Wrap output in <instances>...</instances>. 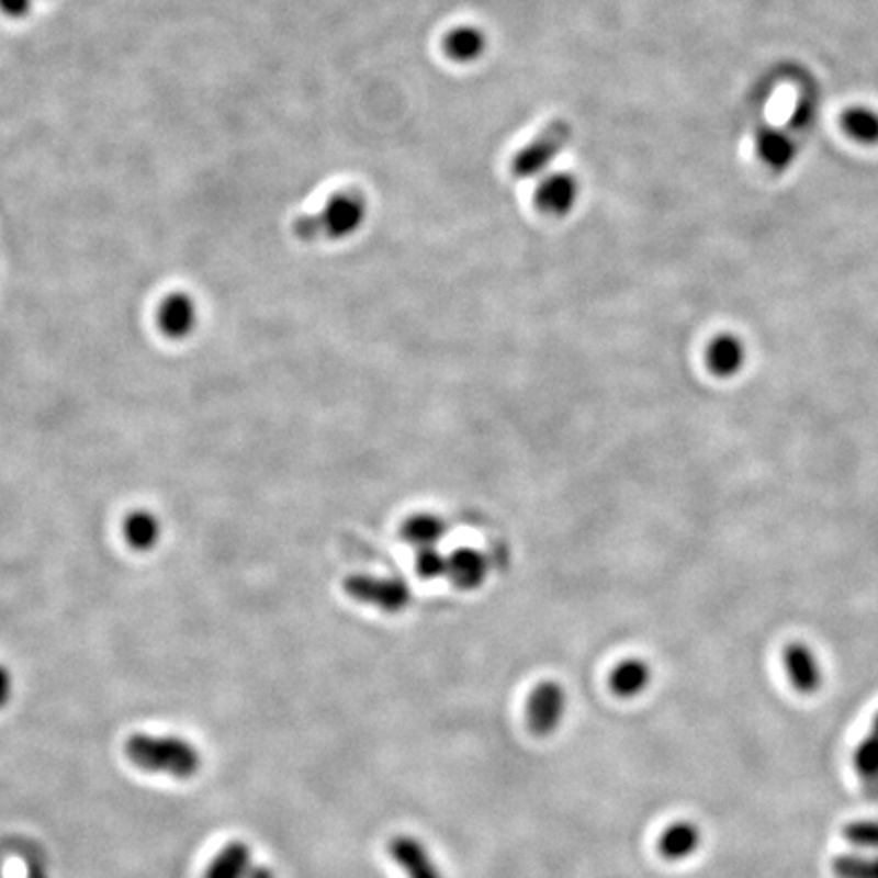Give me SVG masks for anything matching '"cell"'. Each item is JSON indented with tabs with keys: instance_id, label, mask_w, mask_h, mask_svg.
<instances>
[{
	"instance_id": "cell-1",
	"label": "cell",
	"mask_w": 878,
	"mask_h": 878,
	"mask_svg": "<svg viewBox=\"0 0 878 878\" xmlns=\"http://www.w3.org/2000/svg\"><path fill=\"white\" fill-rule=\"evenodd\" d=\"M369 216V202L358 190L331 193L328 202L317 210L293 222V233L305 243L316 240H344L357 234Z\"/></svg>"
},
{
	"instance_id": "cell-2",
	"label": "cell",
	"mask_w": 878,
	"mask_h": 878,
	"mask_svg": "<svg viewBox=\"0 0 878 878\" xmlns=\"http://www.w3.org/2000/svg\"><path fill=\"white\" fill-rule=\"evenodd\" d=\"M124 751L137 767L173 777H192L202 763L198 748L176 736L135 734L126 741Z\"/></svg>"
},
{
	"instance_id": "cell-3",
	"label": "cell",
	"mask_w": 878,
	"mask_h": 878,
	"mask_svg": "<svg viewBox=\"0 0 878 878\" xmlns=\"http://www.w3.org/2000/svg\"><path fill=\"white\" fill-rule=\"evenodd\" d=\"M572 124L555 119L545 124L536 137L517 151L510 161V173L517 179H533L543 176L551 164L562 155L572 140Z\"/></svg>"
},
{
	"instance_id": "cell-4",
	"label": "cell",
	"mask_w": 878,
	"mask_h": 878,
	"mask_svg": "<svg viewBox=\"0 0 878 878\" xmlns=\"http://www.w3.org/2000/svg\"><path fill=\"white\" fill-rule=\"evenodd\" d=\"M346 594L360 604L397 615L412 604V588L401 577L352 576L344 582Z\"/></svg>"
},
{
	"instance_id": "cell-5",
	"label": "cell",
	"mask_w": 878,
	"mask_h": 878,
	"mask_svg": "<svg viewBox=\"0 0 878 878\" xmlns=\"http://www.w3.org/2000/svg\"><path fill=\"white\" fill-rule=\"evenodd\" d=\"M565 691L558 682H543L527 701V724L536 736H549L562 724Z\"/></svg>"
},
{
	"instance_id": "cell-6",
	"label": "cell",
	"mask_w": 878,
	"mask_h": 878,
	"mask_svg": "<svg viewBox=\"0 0 878 878\" xmlns=\"http://www.w3.org/2000/svg\"><path fill=\"white\" fill-rule=\"evenodd\" d=\"M579 200V181L574 173L558 171L541 179L536 190V206L551 218H563L572 214Z\"/></svg>"
},
{
	"instance_id": "cell-7",
	"label": "cell",
	"mask_w": 878,
	"mask_h": 878,
	"mask_svg": "<svg viewBox=\"0 0 878 878\" xmlns=\"http://www.w3.org/2000/svg\"><path fill=\"white\" fill-rule=\"evenodd\" d=\"M200 309L192 295L173 291L157 307V326L171 340L188 338L198 328Z\"/></svg>"
},
{
	"instance_id": "cell-8",
	"label": "cell",
	"mask_w": 878,
	"mask_h": 878,
	"mask_svg": "<svg viewBox=\"0 0 878 878\" xmlns=\"http://www.w3.org/2000/svg\"><path fill=\"white\" fill-rule=\"evenodd\" d=\"M783 663H785V672H787L791 686L796 687L799 694L810 696L822 687V663L810 645H806L801 641L789 643L785 646Z\"/></svg>"
},
{
	"instance_id": "cell-9",
	"label": "cell",
	"mask_w": 878,
	"mask_h": 878,
	"mask_svg": "<svg viewBox=\"0 0 878 878\" xmlns=\"http://www.w3.org/2000/svg\"><path fill=\"white\" fill-rule=\"evenodd\" d=\"M491 574V563L479 549L460 548L448 555V574L458 590H479Z\"/></svg>"
},
{
	"instance_id": "cell-10",
	"label": "cell",
	"mask_w": 878,
	"mask_h": 878,
	"mask_svg": "<svg viewBox=\"0 0 878 878\" xmlns=\"http://www.w3.org/2000/svg\"><path fill=\"white\" fill-rule=\"evenodd\" d=\"M706 364L718 379H732L746 364V346L736 334H718L706 348Z\"/></svg>"
},
{
	"instance_id": "cell-11",
	"label": "cell",
	"mask_w": 878,
	"mask_h": 878,
	"mask_svg": "<svg viewBox=\"0 0 878 878\" xmlns=\"http://www.w3.org/2000/svg\"><path fill=\"white\" fill-rule=\"evenodd\" d=\"M389 852L407 878H443L436 860L417 837L397 836L389 842Z\"/></svg>"
},
{
	"instance_id": "cell-12",
	"label": "cell",
	"mask_w": 878,
	"mask_h": 878,
	"mask_svg": "<svg viewBox=\"0 0 878 878\" xmlns=\"http://www.w3.org/2000/svg\"><path fill=\"white\" fill-rule=\"evenodd\" d=\"M121 531L128 548L135 551H151L161 541L164 525L149 508H135L124 515Z\"/></svg>"
},
{
	"instance_id": "cell-13",
	"label": "cell",
	"mask_w": 878,
	"mask_h": 878,
	"mask_svg": "<svg viewBox=\"0 0 878 878\" xmlns=\"http://www.w3.org/2000/svg\"><path fill=\"white\" fill-rule=\"evenodd\" d=\"M854 770L868 801H878V713L865 739L854 751Z\"/></svg>"
},
{
	"instance_id": "cell-14",
	"label": "cell",
	"mask_w": 878,
	"mask_h": 878,
	"mask_svg": "<svg viewBox=\"0 0 878 878\" xmlns=\"http://www.w3.org/2000/svg\"><path fill=\"white\" fill-rule=\"evenodd\" d=\"M756 155L761 164L767 165L770 171L781 173L796 161L797 147L793 138L779 128L758 131L755 140Z\"/></svg>"
},
{
	"instance_id": "cell-15",
	"label": "cell",
	"mask_w": 878,
	"mask_h": 878,
	"mask_svg": "<svg viewBox=\"0 0 878 878\" xmlns=\"http://www.w3.org/2000/svg\"><path fill=\"white\" fill-rule=\"evenodd\" d=\"M488 47V37L476 25H460L448 31L443 37V52L458 64H470L481 59Z\"/></svg>"
},
{
	"instance_id": "cell-16",
	"label": "cell",
	"mask_w": 878,
	"mask_h": 878,
	"mask_svg": "<svg viewBox=\"0 0 878 878\" xmlns=\"http://www.w3.org/2000/svg\"><path fill=\"white\" fill-rule=\"evenodd\" d=\"M701 830L689 820H679L663 830L658 837V852L667 860H684L700 848Z\"/></svg>"
},
{
	"instance_id": "cell-17",
	"label": "cell",
	"mask_w": 878,
	"mask_h": 878,
	"mask_svg": "<svg viewBox=\"0 0 878 878\" xmlns=\"http://www.w3.org/2000/svg\"><path fill=\"white\" fill-rule=\"evenodd\" d=\"M446 533H448V525L434 513H417L401 527V539L417 551L438 548V543H441Z\"/></svg>"
},
{
	"instance_id": "cell-18",
	"label": "cell",
	"mask_w": 878,
	"mask_h": 878,
	"mask_svg": "<svg viewBox=\"0 0 878 878\" xmlns=\"http://www.w3.org/2000/svg\"><path fill=\"white\" fill-rule=\"evenodd\" d=\"M651 667L643 658H624L610 673V689L618 698H634L651 684Z\"/></svg>"
},
{
	"instance_id": "cell-19",
	"label": "cell",
	"mask_w": 878,
	"mask_h": 878,
	"mask_svg": "<svg viewBox=\"0 0 878 878\" xmlns=\"http://www.w3.org/2000/svg\"><path fill=\"white\" fill-rule=\"evenodd\" d=\"M840 126L846 137L858 145L875 147L878 145V112L868 106H851L840 116Z\"/></svg>"
},
{
	"instance_id": "cell-20",
	"label": "cell",
	"mask_w": 878,
	"mask_h": 878,
	"mask_svg": "<svg viewBox=\"0 0 878 878\" xmlns=\"http://www.w3.org/2000/svg\"><path fill=\"white\" fill-rule=\"evenodd\" d=\"M250 848L245 842H230L224 846L207 868L206 878H245L250 868Z\"/></svg>"
},
{
	"instance_id": "cell-21",
	"label": "cell",
	"mask_w": 878,
	"mask_h": 878,
	"mask_svg": "<svg viewBox=\"0 0 878 878\" xmlns=\"http://www.w3.org/2000/svg\"><path fill=\"white\" fill-rule=\"evenodd\" d=\"M832 873L836 878H878V854H840Z\"/></svg>"
},
{
	"instance_id": "cell-22",
	"label": "cell",
	"mask_w": 878,
	"mask_h": 878,
	"mask_svg": "<svg viewBox=\"0 0 878 878\" xmlns=\"http://www.w3.org/2000/svg\"><path fill=\"white\" fill-rule=\"evenodd\" d=\"M842 834L858 851L878 852V820H854Z\"/></svg>"
},
{
	"instance_id": "cell-23",
	"label": "cell",
	"mask_w": 878,
	"mask_h": 878,
	"mask_svg": "<svg viewBox=\"0 0 878 878\" xmlns=\"http://www.w3.org/2000/svg\"><path fill=\"white\" fill-rule=\"evenodd\" d=\"M415 572L424 579H438L448 574V555H443L438 548L421 549L415 555Z\"/></svg>"
},
{
	"instance_id": "cell-24",
	"label": "cell",
	"mask_w": 878,
	"mask_h": 878,
	"mask_svg": "<svg viewBox=\"0 0 878 878\" xmlns=\"http://www.w3.org/2000/svg\"><path fill=\"white\" fill-rule=\"evenodd\" d=\"M33 0H0V13L11 16V19H21L31 11Z\"/></svg>"
},
{
	"instance_id": "cell-25",
	"label": "cell",
	"mask_w": 878,
	"mask_h": 878,
	"mask_svg": "<svg viewBox=\"0 0 878 878\" xmlns=\"http://www.w3.org/2000/svg\"><path fill=\"white\" fill-rule=\"evenodd\" d=\"M11 689H13L11 673L4 665H0V708L7 706V701L11 698Z\"/></svg>"
},
{
	"instance_id": "cell-26",
	"label": "cell",
	"mask_w": 878,
	"mask_h": 878,
	"mask_svg": "<svg viewBox=\"0 0 878 878\" xmlns=\"http://www.w3.org/2000/svg\"><path fill=\"white\" fill-rule=\"evenodd\" d=\"M245 878H274L273 873L267 866H250Z\"/></svg>"
}]
</instances>
